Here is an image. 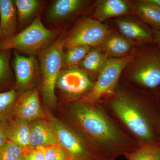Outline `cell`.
Here are the masks:
<instances>
[{
    "mask_svg": "<svg viewBox=\"0 0 160 160\" xmlns=\"http://www.w3.org/2000/svg\"><path fill=\"white\" fill-rule=\"evenodd\" d=\"M9 122L8 121H0V147L7 141V133Z\"/></svg>",
    "mask_w": 160,
    "mask_h": 160,
    "instance_id": "f1b7e54d",
    "label": "cell"
},
{
    "mask_svg": "<svg viewBox=\"0 0 160 160\" xmlns=\"http://www.w3.org/2000/svg\"><path fill=\"white\" fill-rule=\"evenodd\" d=\"M57 33L56 30L46 28L38 16L22 31L0 41V52L13 49L35 55L50 46Z\"/></svg>",
    "mask_w": 160,
    "mask_h": 160,
    "instance_id": "277c9868",
    "label": "cell"
},
{
    "mask_svg": "<svg viewBox=\"0 0 160 160\" xmlns=\"http://www.w3.org/2000/svg\"><path fill=\"white\" fill-rule=\"evenodd\" d=\"M22 160H45L42 146L29 149L23 152Z\"/></svg>",
    "mask_w": 160,
    "mask_h": 160,
    "instance_id": "83f0119b",
    "label": "cell"
},
{
    "mask_svg": "<svg viewBox=\"0 0 160 160\" xmlns=\"http://www.w3.org/2000/svg\"><path fill=\"white\" fill-rule=\"evenodd\" d=\"M132 56L108 58L98 73L97 80L81 102L93 104L114 93L120 75L132 60Z\"/></svg>",
    "mask_w": 160,
    "mask_h": 160,
    "instance_id": "5b68a950",
    "label": "cell"
},
{
    "mask_svg": "<svg viewBox=\"0 0 160 160\" xmlns=\"http://www.w3.org/2000/svg\"><path fill=\"white\" fill-rule=\"evenodd\" d=\"M124 156L127 160H160V142L153 145L139 146Z\"/></svg>",
    "mask_w": 160,
    "mask_h": 160,
    "instance_id": "7402d4cb",
    "label": "cell"
},
{
    "mask_svg": "<svg viewBox=\"0 0 160 160\" xmlns=\"http://www.w3.org/2000/svg\"><path fill=\"white\" fill-rule=\"evenodd\" d=\"M49 121L53 126L59 144L70 153L74 160H100L90 147L73 130L47 111Z\"/></svg>",
    "mask_w": 160,
    "mask_h": 160,
    "instance_id": "52a82bcc",
    "label": "cell"
},
{
    "mask_svg": "<svg viewBox=\"0 0 160 160\" xmlns=\"http://www.w3.org/2000/svg\"><path fill=\"white\" fill-rule=\"evenodd\" d=\"M154 37L156 42L160 46V31L155 30L154 31Z\"/></svg>",
    "mask_w": 160,
    "mask_h": 160,
    "instance_id": "f546056e",
    "label": "cell"
},
{
    "mask_svg": "<svg viewBox=\"0 0 160 160\" xmlns=\"http://www.w3.org/2000/svg\"><path fill=\"white\" fill-rule=\"evenodd\" d=\"M12 116H13L15 119L28 122L38 119H45V113L41 106L37 89H31L19 95Z\"/></svg>",
    "mask_w": 160,
    "mask_h": 160,
    "instance_id": "8fae6325",
    "label": "cell"
},
{
    "mask_svg": "<svg viewBox=\"0 0 160 160\" xmlns=\"http://www.w3.org/2000/svg\"><path fill=\"white\" fill-rule=\"evenodd\" d=\"M158 133L159 136V137L160 138V122L159 123V124L158 126Z\"/></svg>",
    "mask_w": 160,
    "mask_h": 160,
    "instance_id": "1f68e13d",
    "label": "cell"
},
{
    "mask_svg": "<svg viewBox=\"0 0 160 160\" xmlns=\"http://www.w3.org/2000/svg\"><path fill=\"white\" fill-rule=\"evenodd\" d=\"M84 0H57L52 3L47 13L49 21L58 22L70 17L86 6Z\"/></svg>",
    "mask_w": 160,
    "mask_h": 160,
    "instance_id": "5bb4252c",
    "label": "cell"
},
{
    "mask_svg": "<svg viewBox=\"0 0 160 160\" xmlns=\"http://www.w3.org/2000/svg\"><path fill=\"white\" fill-rule=\"evenodd\" d=\"M109 106L115 115L137 140L139 146L160 142L157 112L128 95H118Z\"/></svg>",
    "mask_w": 160,
    "mask_h": 160,
    "instance_id": "7a4b0ae2",
    "label": "cell"
},
{
    "mask_svg": "<svg viewBox=\"0 0 160 160\" xmlns=\"http://www.w3.org/2000/svg\"><path fill=\"white\" fill-rule=\"evenodd\" d=\"M108 58L107 54L101 49H91L80 62V68L88 74V73H98Z\"/></svg>",
    "mask_w": 160,
    "mask_h": 160,
    "instance_id": "ffe728a7",
    "label": "cell"
},
{
    "mask_svg": "<svg viewBox=\"0 0 160 160\" xmlns=\"http://www.w3.org/2000/svg\"><path fill=\"white\" fill-rule=\"evenodd\" d=\"M18 96L15 89L0 92V121L9 119Z\"/></svg>",
    "mask_w": 160,
    "mask_h": 160,
    "instance_id": "cb8c5ba5",
    "label": "cell"
},
{
    "mask_svg": "<svg viewBox=\"0 0 160 160\" xmlns=\"http://www.w3.org/2000/svg\"><path fill=\"white\" fill-rule=\"evenodd\" d=\"M18 16L13 1L0 0V41L14 35Z\"/></svg>",
    "mask_w": 160,
    "mask_h": 160,
    "instance_id": "4fadbf2b",
    "label": "cell"
},
{
    "mask_svg": "<svg viewBox=\"0 0 160 160\" xmlns=\"http://www.w3.org/2000/svg\"><path fill=\"white\" fill-rule=\"evenodd\" d=\"M135 11L146 22L160 31V6L150 0L137 1L132 4Z\"/></svg>",
    "mask_w": 160,
    "mask_h": 160,
    "instance_id": "ac0fdd59",
    "label": "cell"
},
{
    "mask_svg": "<svg viewBox=\"0 0 160 160\" xmlns=\"http://www.w3.org/2000/svg\"><path fill=\"white\" fill-rule=\"evenodd\" d=\"M130 78L135 82L148 89L159 86L160 50H152L140 58L132 69Z\"/></svg>",
    "mask_w": 160,
    "mask_h": 160,
    "instance_id": "ba28073f",
    "label": "cell"
},
{
    "mask_svg": "<svg viewBox=\"0 0 160 160\" xmlns=\"http://www.w3.org/2000/svg\"><path fill=\"white\" fill-rule=\"evenodd\" d=\"M29 122L17 119L9 122L7 139L19 146L23 152L33 149L29 144Z\"/></svg>",
    "mask_w": 160,
    "mask_h": 160,
    "instance_id": "2e32d148",
    "label": "cell"
},
{
    "mask_svg": "<svg viewBox=\"0 0 160 160\" xmlns=\"http://www.w3.org/2000/svg\"><path fill=\"white\" fill-rule=\"evenodd\" d=\"M43 148L45 160H74L70 153L59 144Z\"/></svg>",
    "mask_w": 160,
    "mask_h": 160,
    "instance_id": "d4e9b609",
    "label": "cell"
},
{
    "mask_svg": "<svg viewBox=\"0 0 160 160\" xmlns=\"http://www.w3.org/2000/svg\"><path fill=\"white\" fill-rule=\"evenodd\" d=\"M102 45V50L106 54L111 58H120L130 51L132 42L122 35L109 34Z\"/></svg>",
    "mask_w": 160,
    "mask_h": 160,
    "instance_id": "e0dca14e",
    "label": "cell"
},
{
    "mask_svg": "<svg viewBox=\"0 0 160 160\" xmlns=\"http://www.w3.org/2000/svg\"><path fill=\"white\" fill-rule=\"evenodd\" d=\"M71 112L100 160H116L138 147L99 107L81 102L75 103L71 105Z\"/></svg>",
    "mask_w": 160,
    "mask_h": 160,
    "instance_id": "6da1fadb",
    "label": "cell"
},
{
    "mask_svg": "<svg viewBox=\"0 0 160 160\" xmlns=\"http://www.w3.org/2000/svg\"><path fill=\"white\" fill-rule=\"evenodd\" d=\"M29 144L31 148L59 144L56 133L49 121L39 118L29 122Z\"/></svg>",
    "mask_w": 160,
    "mask_h": 160,
    "instance_id": "7c38bea8",
    "label": "cell"
},
{
    "mask_svg": "<svg viewBox=\"0 0 160 160\" xmlns=\"http://www.w3.org/2000/svg\"><path fill=\"white\" fill-rule=\"evenodd\" d=\"M129 6L122 0H102L97 3L94 15L100 22L127 14Z\"/></svg>",
    "mask_w": 160,
    "mask_h": 160,
    "instance_id": "9a60e30c",
    "label": "cell"
},
{
    "mask_svg": "<svg viewBox=\"0 0 160 160\" xmlns=\"http://www.w3.org/2000/svg\"><path fill=\"white\" fill-rule=\"evenodd\" d=\"M64 39L60 38L38 54L40 72L42 76L41 92L46 106L55 107L57 98L55 94L57 81L63 68Z\"/></svg>",
    "mask_w": 160,
    "mask_h": 160,
    "instance_id": "3957f363",
    "label": "cell"
},
{
    "mask_svg": "<svg viewBox=\"0 0 160 160\" xmlns=\"http://www.w3.org/2000/svg\"><path fill=\"white\" fill-rule=\"evenodd\" d=\"M10 50L0 52V84L11 77L10 66Z\"/></svg>",
    "mask_w": 160,
    "mask_h": 160,
    "instance_id": "4316f807",
    "label": "cell"
},
{
    "mask_svg": "<svg viewBox=\"0 0 160 160\" xmlns=\"http://www.w3.org/2000/svg\"><path fill=\"white\" fill-rule=\"evenodd\" d=\"M16 9L18 18L20 24H25L31 19L38 12L41 6L38 0H15L13 1Z\"/></svg>",
    "mask_w": 160,
    "mask_h": 160,
    "instance_id": "44dd1931",
    "label": "cell"
},
{
    "mask_svg": "<svg viewBox=\"0 0 160 160\" xmlns=\"http://www.w3.org/2000/svg\"><path fill=\"white\" fill-rule=\"evenodd\" d=\"M13 67L16 88L25 91L24 92L31 90L30 87L41 72L39 63L35 55L26 57L16 52L13 58Z\"/></svg>",
    "mask_w": 160,
    "mask_h": 160,
    "instance_id": "30bf717a",
    "label": "cell"
},
{
    "mask_svg": "<svg viewBox=\"0 0 160 160\" xmlns=\"http://www.w3.org/2000/svg\"><path fill=\"white\" fill-rule=\"evenodd\" d=\"M23 153L19 146L7 140L0 147V160H17Z\"/></svg>",
    "mask_w": 160,
    "mask_h": 160,
    "instance_id": "484cf974",
    "label": "cell"
},
{
    "mask_svg": "<svg viewBox=\"0 0 160 160\" xmlns=\"http://www.w3.org/2000/svg\"><path fill=\"white\" fill-rule=\"evenodd\" d=\"M17 160H22V156H21V157L19 158Z\"/></svg>",
    "mask_w": 160,
    "mask_h": 160,
    "instance_id": "d6a6232c",
    "label": "cell"
},
{
    "mask_svg": "<svg viewBox=\"0 0 160 160\" xmlns=\"http://www.w3.org/2000/svg\"><path fill=\"white\" fill-rule=\"evenodd\" d=\"M90 46L80 45L67 49L63 55V68L78 67L88 52Z\"/></svg>",
    "mask_w": 160,
    "mask_h": 160,
    "instance_id": "603a6c76",
    "label": "cell"
},
{
    "mask_svg": "<svg viewBox=\"0 0 160 160\" xmlns=\"http://www.w3.org/2000/svg\"><path fill=\"white\" fill-rule=\"evenodd\" d=\"M152 2L160 6V0H150Z\"/></svg>",
    "mask_w": 160,
    "mask_h": 160,
    "instance_id": "4dcf8cb0",
    "label": "cell"
},
{
    "mask_svg": "<svg viewBox=\"0 0 160 160\" xmlns=\"http://www.w3.org/2000/svg\"><path fill=\"white\" fill-rule=\"evenodd\" d=\"M106 25L90 18L82 20L73 31L64 39V48L84 45L92 47L102 44L109 35Z\"/></svg>",
    "mask_w": 160,
    "mask_h": 160,
    "instance_id": "8992f818",
    "label": "cell"
},
{
    "mask_svg": "<svg viewBox=\"0 0 160 160\" xmlns=\"http://www.w3.org/2000/svg\"><path fill=\"white\" fill-rule=\"evenodd\" d=\"M93 85L86 72L78 67H71L61 70L56 88L66 96L76 98L89 92Z\"/></svg>",
    "mask_w": 160,
    "mask_h": 160,
    "instance_id": "9c48e42d",
    "label": "cell"
},
{
    "mask_svg": "<svg viewBox=\"0 0 160 160\" xmlns=\"http://www.w3.org/2000/svg\"><path fill=\"white\" fill-rule=\"evenodd\" d=\"M114 22L122 35L129 39L140 42L151 40V35L148 30L133 21L125 18H118Z\"/></svg>",
    "mask_w": 160,
    "mask_h": 160,
    "instance_id": "d6986e66",
    "label": "cell"
}]
</instances>
